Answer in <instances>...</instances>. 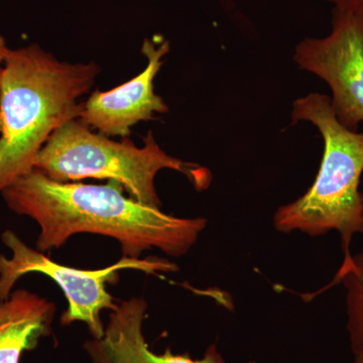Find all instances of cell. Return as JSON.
Wrapping results in <instances>:
<instances>
[{"label": "cell", "mask_w": 363, "mask_h": 363, "mask_svg": "<svg viewBox=\"0 0 363 363\" xmlns=\"http://www.w3.org/2000/svg\"><path fill=\"white\" fill-rule=\"evenodd\" d=\"M147 303L131 298L111 311L101 338L86 341L83 350L91 363H226L216 344H211L200 359L189 354H174L167 348L162 354L150 350L143 333ZM255 363V362H250Z\"/></svg>", "instance_id": "obj_8"}, {"label": "cell", "mask_w": 363, "mask_h": 363, "mask_svg": "<svg viewBox=\"0 0 363 363\" xmlns=\"http://www.w3.org/2000/svg\"><path fill=\"white\" fill-rule=\"evenodd\" d=\"M293 124L311 123L324 142L323 156L314 183L304 195L283 205L274 215V227L281 233L298 231L317 238L339 233L343 262L329 286L340 283L352 264L350 245L362 224L363 131L350 130L339 123L330 97L310 93L293 102Z\"/></svg>", "instance_id": "obj_3"}, {"label": "cell", "mask_w": 363, "mask_h": 363, "mask_svg": "<svg viewBox=\"0 0 363 363\" xmlns=\"http://www.w3.org/2000/svg\"><path fill=\"white\" fill-rule=\"evenodd\" d=\"M7 48L6 40L0 35V50L6 49Z\"/></svg>", "instance_id": "obj_12"}, {"label": "cell", "mask_w": 363, "mask_h": 363, "mask_svg": "<svg viewBox=\"0 0 363 363\" xmlns=\"http://www.w3.org/2000/svg\"><path fill=\"white\" fill-rule=\"evenodd\" d=\"M94 62L60 61L39 45L6 52L0 69V193L35 169L50 136L79 119L99 75Z\"/></svg>", "instance_id": "obj_2"}, {"label": "cell", "mask_w": 363, "mask_h": 363, "mask_svg": "<svg viewBox=\"0 0 363 363\" xmlns=\"http://www.w3.org/2000/svg\"><path fill=\"white\" fill-rule=\"evenodd\" d=\"M359 234H362V238H363V208H362V224H360Z\"/></svg>", "instance_id": "obj_13"}, {"label": "cell", "mask_w": 363, "mask_h": 363, "mask_svg": "<svg viewBox=\"0 0 363 363\" xmlns=\"http://www.w3.org/2000/svg\"><path fill=\"white\" fill-rule=\"evenodd\" d=\"M143 147L130 138L114 142L93 133L79 119H72L50 136L35 159V169L57 182L97 179L117 182L131 199L162 206L155 180L162 169H173L187 177L197 191L206 190L211 172L194 162L182 161L161 149L149 131Z\"/></svg>", "instance_id": "obj_4"}, {"label": "cell", "mask_w": 363, "mask_h": 363, "mask_svg": "<svg viewBox=\"0 0 363 363\" xmlns=\"http://www.w3.org/2000/svg\"><path fill=\"white\" fill-rule=\"evenodd\" d=\"M333 4L334 9L348 13H363V0H325Z\"/></svg>", "instance_id": "obj_11"}, {"label": "cell", "mask_w": 363, "mask_h": 363, "mask_svg": "<svg viewBox=\"0 0 363 363\" xmlns=\"http://www.w3.org/2000/svg\"><path fill=\"white\" fill-rule=\"evenodd\" d=\"M1 238L13 255L6 257L0 255V301L11 296L21 277L32 272L45 274L58 284L68 301V309L60 319L61 324L67 326L76 321L83 322L95 339L101 338L104 334L101 311H112L118 304L107 291L106 285L118 281L119 271L135 269L147 274L178 271L175 262L155 257L145 259L123 257L116 264L96 271L74 269L52 262L44 252L28 247L13 231H4Z\"/></svg>", "instance_id": "obj_5"}, {"label": "cell", "mask_w": 363, "mask_h": 363, "mask_svg": "<svg viewBox=\"0 0 363 363\" xmlns=\"http://www.w3.org/2000/svg\"><path fill=\"white\" fill-rule=\"evenodd\" d=\"M123 186L57 182L33 169L2 191L7 207L40 226L37 250L45 252L79 233L118 241L123 257L140 259L157 248L171 257L189 252L207 226L202 217L181 218L126 197Z\"/></svg>", "instance_id": "obj_1"}, {"label": "cell", "mask_w": 363, "mask_h": 363, "mask_svg": "<svg viewBox=\"0 0 363 363\" xmlns=\"http://www.w3.org/2000/svg\"><path fill=\"white\" fill-rule=\"evenodd\" d=\"M56 306L28 290L0 301V363H20L25 351L51 333Z\"/></svg>", "instance_id": "obj_9"}, {"label": "cell", "mask_w": 363, "mask_h": 363, "mask_svg": "<svg viewBox=\"0 0 363 363\" xmlns=\"http://www.w3.org/2000/svg\"><path fill=\"white\" fill-rule=\"evenodd\" d=\"M354 363H363L362 359H354Z\"/></svg>", "instance_id": "obj_14"}, {"label": "cell", "mask_w": 363, "mask_h": 363, "mask_svg": "<svg viewBox=\"0 0 363 363\" xmlns=\"http://www.w3.org/2000/svg\"><path fill=\"white\" fill-rule=\"evenodd\" d=\"M345 288L346 330L354 359L363 360V252L341 278Z\"/></svg>", "instance_id": "obj_10"}, {"label": "cell", "mask_w": 363, "mask_h": 363, "mask_svg": "<svg viewBox=\"0 0 363 363\" xmlns=\"http://www.w3.org/2000/svg\"><path fill=\"white\" fill-rule=\"evenodd\" d=\"M294 61L329 86L336 118L357 130L363 123V13L333 9L329 35L301 40Z\"/></svg>", "instance_id": "obj_6"}, {"label": "cell", "mask_w": 363, "mask_h": 363, "mask_svg": "<svg viewBox=\"0 0 363 363\" xmlns=\"http://www.w3.org/2000/svg\"><path fill=\"white\" fill-rule=\"evenodd\" d=\"M169 52L168 40H160L157 45L145 40L142 52L147 60V68L114 89L93 92L83 104L79 121L105 136L125 138L136 123L152 121L155 113H167L168 105L155 92L154 82Z\"/></svg>", "instance_id": "obj_7"}]
</instances>
